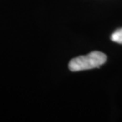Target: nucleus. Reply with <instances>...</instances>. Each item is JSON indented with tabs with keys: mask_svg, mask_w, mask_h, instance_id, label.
Instances as JSON below:
<instances>
[{
	"mask_svg": "<svg viewBox=\"0 0 122 122\" xmlns=\"http://www.w3.org/2000/svg\"><path fill=\"white\" fill-rule=\"evenodd\" d=\"M111 41H113V42L122 44V28L119 29V30H116L113 34L111 35Z\"/></svg>",
	"mask_w": 122,
	"mask_h": 122,
	"instance_id": "2",
	"label": "nucleus"
},
{
	"mask_svg": "<svg viewBox=\"0 0 122 122\" xmlns=\"http://www.w3.org/2000/svg\"><path fill=\"white\" fill-rule=\"evenodd\" d=\"M106 59V56L103 52L94 51L86 56H80L72 59L69 62L68 67L71 71L90 70L104 64Z\"/></svg>",
	"mask_w": 122,
	"mask_h": 122,
	"instance_id": "1",
	"label": "nucleus"
}]
</instances>
